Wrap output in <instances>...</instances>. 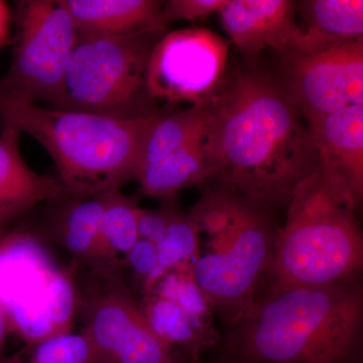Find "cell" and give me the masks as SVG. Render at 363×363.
<instances>
[{
	"instance_id": "2",
	"label": "cell",
	"mask_w": 363,
	"mask_h": 363,
	"mask_svg": "<svg viewBox=\"0 0 363 363\" xmlns=\"http://www.w3.org/2000/svg\"><path fill=\"white\" fill-rule=\"evenodd\" d=\"M217 347L238 363H362V279L269 286Z\"/></svg>"
},
{
	"instance_id": "10",
	"label": "cell",
	"mask_w": 363,
	"mask_h": 363,
	"mask_svg": "<svg viewBox=\"0 0 363 363\" xmlns=\"http://www.w3.org/2000/svg\"><path fill=\"white\" fill-rule=\"evenodd\" d=\"M228 42L202 28L166 33L150 55L147 87L150 99L206 106L223 83Z\"/></svg>"
},
{
	"instance_id": "21",
	"label": "cell",
	"mask_w": 363,
	"mask_h": 363,
	"mask_svg": "<svg viewBox=\"0 0 363 363\" xmlns=\"http://www.w3.org/2000/svg\"><path fill=\"white\" fill-rule=\"evenodd\" d=\"M0 363H97V359L84 332L71 331L26 343Z\"/></svg>"
},
{
	"instance_id": "16",
	"label": "cell",
	"mask_w": 363,
	"mask_h": 363,
	"mask_svg": "<svg viewBox=\"0 0 363 363\" xmlns=\"http://www.w3.org/2000/svg\"><path fill=\"white\" fill-rule=\"evenodd\" d=\"M140 307L157 337L189 363L199 362L206 351L220 343L222 334L214 323L200 319L168 298L145 294Z\"/></svg>"
},
{
	"instance_id": "12",
	"label": "cell",
	"mask_w": 363,
	"mask_h": 363,
	"mask_svg": "<svg viewBox=\"0 0 363 363\" xmlns=\"http://www.w3.org/2000/svg\"><path fill=\"white\" fill-rule=\"evenodd\" d=\"M104 195L92 198L69 195L44 202V216L37 227L26 233L65 248L82 267L96 266Z\"/></svg>"
},
{
	"instance_id": "23",
	"label": "cell",
	"mask_w": 363,
	"mask_h": 363,
	"mask_svg": "<svg viewBox=\"0 0 363 363\" xmlns=\"http://www.w3.org/2000/svg\"><path fill=\"white\" fill-rule=\"evenodd\" d=\"M149 293L168 298L200 319L214 323L213 310L196 283L191 267L164 272L145 294Z\"/></svg>"
},
{
	"instance_id": "25",
	"label": "cell",
	"mask_w": 363,
	"mask_h": 363,
	"mask_svg": "<svg viewBox=\"0 0 363 363\" xmlns=\"http://www.w3.org/2000/svg\"><path fill=\"white\" fill-rule=\"evenodd\" d=\"M227 0H169L161 9L162 21L169 26L179 21H195L218 13Z\"/></svg>"
},
{
	"instance_id": "28",
	"label": "cell",
	"mask_w": 363,
	"mask_h": 363,
	"mask_svg": "<svg viewBox=\"0 0 363 363\" xmlns=\"http://www.w3.org/2000/svg\"><path fill=\"white\" fill-rule=\"evenodd\" d=\"M9 323H7V318L4 307L0 304V360H1L2 350H4V342L7 333H9Z\"/></svg>"
},
{
	"instance_id": "9",
	"label": "cell",
	"mask_w": 363,
	"mask_h": 363,
	"mask_svg": "<svg viewBox=\"0 0 363 363\" xmlns=\"http://www.w3.org/2000/svg\"><path fill=\"white\" fill-rule=\"evenodd\" d=\"M281 55L278 84L308 123L363 105V38Z\"/></svg>"
},
{
	"instance_id": "3",
	"label": "cell",
	"mask_w": 363,
	"mask_h": 363,
	"mask_svg": "<svg viewBox=\"0 0 363 363\" xmlns=\"http://www.w3.org/2000/svg\"><path fill=\"white\" fill-rule=\"evenodd\" d=\"M160 116L123 119L52 108L0 87V125L37 140L73 197H99L136 180L143 145Z\"/></svg>"
},
{
	"instance_id": "11",
	"label": "cell",
	"mask_w": 363,
	"mask_h": 363,
	"mask_svg": "<svg viewBox=\"0 0 363 363\" xmlns=\"http://www.w3.org/2000/svg\"><path fill=\"white\" fill-rule=\"evenodd\" d=\"M296 11L292 0H227L218 13L231 42L247 56H257L267 48L285 52L328 45L300 28Z\"/></svg>"
},
{
	"instance_id": "20",
	"label": "cell",
	"mask_w": 363,
	"mask_h": 363,
	"mask_svg": "<svg viewBox=\"0 0 363 363\" xmlns=\"http://www.w3.org/2000/svg\"><path fill=\"white\" fill-rule=\"evenodd\" d=\"M204 130L203 107L191 106L171 116H160L143 145L138 175L145 167L161 161L190 143L202 140Z\"/></svg>"
},
{
	"instance_id": "6",
	"label": "cell",
	"mask_w": 363,
	"mask_h": 363,
	"mask_svg": "<svg viewBox=\"0 0 363 363\" xmlns=\"http://www.w3.org/2000/svg\"><path fill=\"white\" fill-rule=\"evenodd\" d=\"M164 33L78 35L55 108L123 119L157 114L147 73L152 49Z\"/></svg>"
},
{
	"instance_id": "14",
	"label": "cell",
	"mask_w": 363,
	"mask_h": 363,
	"mask_svg": "<svg viewBox=\"0 0 363 363\" xmlns=\"http://www.w3.org/2000/svg\"><path fill=\"white\" fill-rule=\"evenodd\" d=\"M20 131L0 130V233L42 203L69 196L58 179L40 176L23 161Z\"/></svg>"
},
{
	"instance_id": "27",
	"label": "cell",
	"mask_w": 363,
	"mask_h": 363,
	"mask_svg": "<svg viewBox=\"0 0 363 363\" xmlns=\"http://www.w3.org/2000/svg\"><path fill=\"white\" fill-rule=\"evenodd\" d=\"M11 21H13V14H11V7L6 1L0 0V48L9 42Z\"/></svg>"
},
{
	"instance_id": "24",
	"label": "cell",
	"mask_w": 363,
	"mask_h": 363,
	"mask_svg": "<svg viewBox=\"0 0 363 363\" xmlns=\"http://www.w3.org/2000/svg\"><path fill=\"white\" fill-rule=\"evenodd\" d=\"M161 201V207L157 209L138 207L136 210L138 238L155 245H159L168 231L172 212L176 204L175 196L164 198Z\"/></svg>"
},
{
	"instance_id": "13",
	"label": "cell",
	"mask_w": 363,
	"mask_h": 363,
	"mask_svg": "<svg viewBox=\"0 0 363 363\" xmlns=\"http://www.w3.org/2000/svg\"><path fill=\"white\" fill-rule=\"evenodd\" d=\"M307 125L318 162L344 182L359 208L363 199V105H350Z\"/></svg>"
},
{
	"instance_id": "22",
	"label": "cell",
	"mask_w": 363,
	"mask_h": 363,
	"mask_svg": "<svg viewBox=\"0 0 363 363\" xmlns=\"http://www.w3.org/2000/svg\"><path fill=\"white\" fill-rule=\"evenodd\" d=\"M157 247L159 252V266L149 288L143 295L164 272L184 267L192 269L197 247L195 227L187 213L182 211L177 202L172 212L171 221L166 236Z\"/></svg>"
},
{
	"instance_id": "4",
	"label": "cell",
	"mask_w": 363,
	"mask_h": 363,
	"mask_svg": "<svg viewBox=\"0 0 363 363\" xmlns=\"http://www.w3.org/2000/svg\"><path fill=\"white\" fill-rule=\"evenodd\" d=\"M271 207L216 187L203 193L187 213L197 238L193 276L225 330L266 286L279 227Z\"/></svg>"
},
{
	"instance_id": "18",
	"label": "cell",
	"mask_w": 363,
	"mask_h": 363,
	"mask_svg": "<svg viewBox=\"0 0 363 363\" xmlns=\"http://www.w3.org/2000/svg\"><path fill=\"white\" fill-rule=\"evenodd\" d=\"M305 33L329 43L362 39V0H305L296 2Z\"/></svg>"
},
{
	"instance_id": "29",
	"label": "cell",
	"mask_w": 363,
	"mask_h": 363,
	"mask_svg": "<svg viewBox=\"0 0 363 363\" xmlns=\"http://www.w3.org/2000/svg\"><path fill=\"white\" fill-rule=\"evenodd\" d=\"M197 363H201V362H197ZM207 363H238V362H231V360L222 359V358H217V359L214 360V362H207Z\"/></svg>"
},
{
	"instance_id": "30",
	"label": "cell",
	"mask_w": 363,
	"mask_h": 363,
	"mask_svg": "<svg viewBox=\"0 0 363 363\" xmlns=\"http://www.w3.org/2000/svg\"><path fill=\"white\" fill-rule=\"evenodd\" d=\"M6 234H1V233H0V241H1L2 240H4V235H6Z\"/></svg>"
},
{
	"instance_id": "26",
	"label": "cell",
	"mask_w": 363,
	"mask_h": 363,
	"mask_svg": "<svg viewBox=\"0 0 363 363\" xmlns=\"http://www.w3.org/2000/svg\"><path fill=\"white\" fill-rule=\"evenodd\" d=\"M159 266V252L155 243L145 240L136 241L133 247L126 255L124 267L133 272L135 285L140 289L143 295L149 288Z\"/></svg>"
},
{
	"instance_id": "1",
	"label": "cell",
	"mask_w": 363,
	"mask_h": 363,
	"mask_svg": "<svg viewBox=\"0 0 363 363\" xmlns=\"http://www.w3.org/2000/svg\"><path fill=\"white\" fill-rule=\"evenodd\" d=\"M203 111V149L216 168L217 187L286 208L319 162L308 125L278 82L240 72L223 81Z\"/></svg>"
},
{
	"instance_id": "8",
	"label": "cell",
	"mask_w": 363,
	"mask_h": 363,
	"mask_svg": "<svg viewBox=\"0 0 363 363\" xmlns=\"http://www.w3.org/2000/svg\"><path fill=\"white\" fill-rule=\"evenodd\" d=\"M13 62L0 87L23 99L55 108L78 33L62 0L18 2Z\"/></svg>"
},
{
	"instance_id": "17",
	"label": "cell",
	"mask_w": 363,
	"mask_h": 363,
	"mask_svg": "<svg viewBox=\"0 0 363 363\" xmlns=\"http://www.w3.org/2000/svg\"><path fill=\"white\" fill-rule=\"evenodd\" d=\"M202 140L140 169L136 177L140 193L161 200L176 196L182 189L211 180L216 168L207 159Z\"/></svg>"
},
{
	"instance_id": "7",
	"label": "cell",
	"mask_w": 363,
	"mask_h": 363,
	"mask_svg": "<svg viewBox=\"0 0 363 363\" xmlns=\"http://www.w3.org/2000/svg\"><path fill=\"white\" fill-rule=\"evenodd\" d=\"M83 267L85 281L75 274L76 312L97 363H189L150 328L121 267Z\"/></svg>"
},
{
	"instance_id": "19",
	"label": "cell",
	"mask_w": 363,
	"mask_h": 363,
	"mask_svg": "<svg viewBox=\"0 0 363 363\" xmlns=\"http://www.w3.org/2000/svg\"><path fill=\"white\" fill-rule=\"evenodd\" d=\"M104 201L96 266L108 264L123 269L126 255L140 240L136 224L140 196L113 191L104 195Z\"/></svg>"
},
{
	"instance_id": "5",
	"label": "cell",
	"mask_w": 363,
	"mask_h": 363,
	"mask_svg": "<svg viewBox=\"0 0 363 363\" xmlns=\"http://www.w3.org/2000/svg\"><path fill=\"white\" fill-rule=\"evenodd\" d=\"M286 210L264 290L274 286H328L362 279L359 208L331 169L318 162L314 171L294 189Z\"/></svg>"
},
{
	"instance_id": "15",
	"label": "cell",
	"mask_w": 363,
	"mask_h": 363,
	"mask_svg": "<svg viewBox=\"0 0 363 363\" xmlns=\"http://www.w3.org/2000/svg\"><path fill=\"white\" fill-rule=\"evenodd\" d=\"M78 35H123L168 32L160 0H62Z\"/></svg>"
}]
</instances>
